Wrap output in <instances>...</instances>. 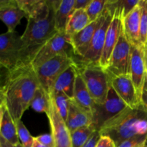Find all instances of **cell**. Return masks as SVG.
<instances>
[{"label": "cell", "mask_w": 147, "mask_h": 147, "mask_svg": "<svg viewBox=\"0 0 147 147\" xmlns=\"http://www.w3.org/2000/svg\"><path fill=\"white\" fill-rule=\"evenodd\" d=\"M74 57V55L70 53H62L34 69L40 86L50 96L57 78L69 67L76 64Z\"/></svg>", "instance_id": "5b68a950"}, {"label": "cell", "mask_w": 147, "mask_h": 147, "mask_svg": "<svg viewBox=\"0 0 147 147\" xmlns=\"http://www.w3.org/2000/svg\"><path fill=\"white\" fill-rule=\"evenodd\" d=\"M100 136H101V135H100V132H99L98 131H96L93 134V136H91V138L89 139L88 142L83 147H96V145H97Z\"/></svg>", "instance_id": "d590c367"}, {"label": "cell", "mask_w": 147, "mask_h": 147, "mask_svg": "<svg viewBox=\"0 0 147 147\" xmlns=\"http://www.w3.org/2000/svg\"><path fill=\"white\" fill-rule=\"evenodd\" d=\"M113 14L106 7L101 14V20L97 30L93 35L88 49L83 57L75 59L76 63L80 65H99L105 44L106 32L111 24Z\"/></svg>", "instance_id": "52a82bcc"}, {"label": "cell", "mask_w": 147, "mask_h": 147, "mask_svg": "<svg viewBox=\"0 0 147 147\" xmlns=\"http://www.w3.org/2000/svg\"><path fill=\"white\" fill-rule=\"evenodd\" d=\"M129 106L123 102L112 88L111 84L106 100L103 104L96 103L93 110V125L97 131L126 110Z\"/></svg>", "instance_id": "ba28073f"}, {"label": "cell", "mask_w": 147, "mask_h": 147, "mask_svg": "<svg viewBox=\"0 0 147 147\" xmlns=\"http://www.w3.org/2000/svg\"><path fill=\"white\" fill-rule=\"evenodd\" d=\"M73 100L80 108L89 113H93V110L94 109L96 103L92 98L84 80H83L78 72L76 76L74 88V97Z\"/></svg>", "instance_id": "44dd1931"}, {"label": "cell", "mask_w": 147, "mask_h": 147, "mask_svg": "<svg viewBox=\"0 0 147 147\" xmlns=\"http://www.w3.org/2000/svg\"><path fill=\"white\" fill-rule=\"evenodd\" d=\"M34 139L47 147H55L54 138L52 134H46L40 135L34 137Z\"/></svg>", "instance_id": "1f68e13d"}, {"label": "cell", "mask_w": 147, "mask_h": 147, "mask_svg": "<svg viewBox=\"0 0 147 147\" xmlns=\"http://www.w3.org/2000/svg\"><path fill=\"white\" fill-rule=\"evenodd\" d=\"M131 47V44L125 36L122 28L119 41L112 53L109 66L106 69L111 78L123 75H128Z\"/></svg>", "instance_id": "30bf717a"}, {"label": "cell", "mask_w": 147, "mask_h": 147, "mask_svg": "<svg viewBox=\"0 0 147 147\" xmlns=\"http://www.w3.org/2000/svg\"><path fill=\"white\" fill-rule=\"evenodd\" d=\"M141 104L147 110V73H146L140 97Z\"/></svg>", "instance_id": "e575fe53"}, {"label": "cell", "mask_w": 147, "mask_h": 147, "mask_svg": "<svg viewBox=\"0 0 147 147\" xmlns=\"http://www.w3.org/2000/svg\"><path fill=\"white\" fill-rule=\"evenodd\" d=\"M140 20L141 8L139 4L122 20V28L123 33L129 42L134 45L139 46Z\"/></svg>", "instance_id": "d6986e66"}, {"label": "cell", "mask_w": 147, "mask_h": 147, "mask_svg": "<svg viewBox=\"0 0 147 147\" xmlns=\"http://www.w3.org/2000/svg\"><path fill=\"white\" fill-rule=\"evenodd\" d=\"M92 0H76L75 3V10L84 9L86 10Z\"/></svg>", "instance_id": "8d00e7d4"}, {"label": "cell", "mask_w": 147, "mask_h": 147, "mask_svg": "<svg viewBox=\"0 0 147 147\" xmlns=\"http://www.w3.org/2000/svg\"><path fill=\"white\" fill-rule=\"evenodd\" d=\"M14 147H24V146H23L22 144L20 142V143H19L18 144H17V145H16V146H14Z\"/></svg>", "instance_id": "b9f144b4"}, {"label": "cell", "mask_w": 147, "mask_h": 147, "mask_svg": "<svg viewBox=\"0 0 147 147\" xmlns=\"http://www.w3.org/2000/svg\"><path fill=\"white\" fill-rule=\"evenodd\" d=\"M26 14L17 4V0L0 1V19L8 28V31L14 32Z\"/></svg>", "instance_id": "2e32d148"}, {"label": "cell", "mask_w": 147, "mask_h": 147, "mask_svg": "<svg viewBox=\"0 0 147 147\" xmlns=\"http://www.w3.org/2000/svg\"><path fill=\"white\" fill-rule=\"evenodd\" d=\"M0 100L8 109L14 123L21 120L30 106L36 90L40 86L37 74L31 64L12 70L1 68Z\"/></svg>", "instance_id": "6da1fadb"}, {"label": "cell", "mask_w": 147, "mask_h": 147, "mask_svg": "<svg viewBox=\"0 0 147 147\" xmlns=\"http://www.w3.org/2000/svg\"><path fill=\"white\" fill-rule=\"evenodd\" d=\"M52 100H53L55 106L57 109L62 119L65 122L68 115L69 108L70 105V99L63 93H57L50 96Z\"/></svg>", "instance_id": "83f0119b"}, {"label": "cell", "mask_w": 147, "mask_h": 147, "mask_svg": "<svg viewBox=\"0 0 147 147\" xmlns=\"http://www.w3.org/2000/svg\"><path fill=\"white\" fill-rule=\"evenodd\" d=\"M145 142H147V136H137L122 142L118 147H135Z\"/></svg>", "instance_id": "d6a6232c"}, {"label": "cell", "mask_w": 147, "mask_h": 147, "mask_svg": "<svg viewBox=\"0 0 147 147\" xmlns=\"http://www.w3.org/2000/svg\"><path fill=\"white\" fill-rule=\"evenodd\" d=\"M101 16L97 20L90 22L87 27L70 37V44L74 52L75 59L83 57L86 55L95 32L100 24Z\"/></svg>", "instance_id": "9a60e30c"}, {"label": "cell", "mask_w": 147, "mask_h": 147, "mask_svg": "<svg viewBox=\"0 0 147 147\" xmlns=\"http://www.w3.org/2000/svg\"><path fill=\"white\" fill-rule=\"evenodd\" d=\"M101 136L110 137L119 146L122 142L137 136H147V110L142 104L128 107L106 123L99 131Z\"/></svg>", "instance_id": "3957f363"}, {"label": "cell", "mask_w": 147, "mask_h": 147, "mask_svg": "<svg viewBox=\"0 0 147 147\" xmlns=\"http://www.w3.org/2000/svg\"><path fill=\"white\" fill-rule=\"evenodd\" d=\"M96 131L95 126L92 124L83 126L70 133L72 147H83Z\"/></svg>", "instance_id": "4316f807"}, {"label": "cell", "mask_w": 147, "mask_h": 147, "mask_svg": "<svg viewBox=\"0 0 147 147\" xmlns=\"http://www.w3.org/2000/svg\"><path fill=\"white\" fill-rule=\"evenodd\" d=\"M20 8L26 14V19L38 16L47 5V0H17Z\"/></svg>", "instance_id": "484cf974"}, {"label": "cell", "mask_w": 147, "mask_h": 147, "mask_svg": "<svg viewBox=\"0 0 147 147\" xmlns=\"http://www.w3.org/2000/svg\"><path fill=\"white\" fill-rule=\"evenodd\" d=\"M76 65L78 72L84 80L95 103L103 104L111 87V78L109 73L100 65Z\"/></svg>", "instance_id": "277c9868"}, {"label": "cell", "mask_w": 147, "mask_h": 147, "mask_svg": "<svg viewBox=\"0 0 147 147\" xmlns=\"http://www.w3.org/2000/svg\"><path fill=\"white\" fill-rule=\"evenodd\" d=\"M55 11L51 0H47L43 11L27 20V27L21 36L24 65L30 64L39 50L58 32L55 29Z\"/></svg>", "instance_id": "7a4b0ae2"}, {"label": "cell", "mask_w": 147, "mask_h": 147, "mask_svg": "<svg viewBox=\"0 0 147 147\" xmlns=\"http://www.w3.org/2000/svg\"><path fill=\"white\" fill-rule=\"evenodd\" d=\"M47 116L50 122L51 134L54 138L55 147H72L70 131L67 129L65 122L57 112L52 98L50 111Z\"/></svg>", "instance_id": "7c38bea8"}, {"label": "cell", "mask_w": 147, "mask_h": 147, "mask_svg": "<svg viewBox=\"0 0 147 147\" xmlns=\"http://www.w3.org/2000/svg\"><path fill=\"white\" fill-rule=\"evenodd\" d=\"M107 0H92L86 9L90 22L97 20L106 8Z\"/></svg>", "instance_id": "f546056e"}, {"label": "cell", "mask_w": 147, "mask_h": 147, "mask_svg": "<svg viewBox=\"0 0 147 147\" xmlns=\"http://www.w3.org/2000/svg\"><path fill=\"white\" fill-rule=\"evenodd\" d=\"M50 106H51L50 96L40 86L34 93L30 106L35 111L39 113H45L46 114H47L50 111Z\"/></svg>", "instance_id": "d4e9b609"}, {"label": "cell", "mask_w": 147, "mask_h": 147, "mask_svg": "<svg viewBox=\"0 0 147 147\" xmlns=\"http://www.w3.org/2000/svg\"><path fill=\"white\" fill-rule=\"evenodd\" d=\"M111 84L118 96L129 107L133 109L141 104L134 85L129 75L111 78Z\"/></svg>", "instance_id": "4fadbf2b"}, {"label": "cell", "mask_w": 147, "mask_h": 147, "mask_svg": "<svg viewBox=\"0 0 147 147\" xmlns=\"http://www.w3.org/2000/svg\"><path fill=\"white\" fill-rule=\"evenodd\" d=\"M139 2L140 0H107L106 7L113 15L118 16L123 20L139 5Z\"/></svg>", "instance_id": "cb8c5ba5"}, {"label": "cell", "mask_w": 147, "mask_h": 147, "mask_svg": "<svg viewBox=\"0 0 147 147\" xmlns=\"http://www.w3.org/2000/svg\"><path fill=\"white\" fill-rule=\"evenodd\" d=\"M32 147H47V146H44V145H42V144H40V142H38L37 141H36L35 139H34V144H33Z\"/></svg>", "instance_id": "f35d334b"}, {"label": "cell", "mask_w": 147, "mask_h": 147, "mask_svg": "<svg viewBox=\"0 0 147 147\" xmlns=\"http://www.w3.org/2000/svg\"><path fill=\"white\" fill-rule=\"evenodd\" d=\"M20 142L24 147H32L34 142V137H33L22 120H19L16 123Z\"/></svg>", "instance_id": "4dcf8cb0"}, {"label": "cell", "mask_w": 147, "mask_h": 147, "mask_svg": "<svg viewBox=\"0 0 147 147\" xmlns=\"http://www.w3.org/2000/svg\"><path fill=\"white\" fill-rule=\"evenodd\" d=\"M65 53L74 55L70 37L65 32H57L39 50L30 64L36 69L47 60Z\"/></svg>", "instance_id": "9c48e42d"}, {"label": "cell", "mask_w": 147, "mask_h": 147, "mask_svg": "<svg viewBox=\"0 0 147 147\" xmlns=\"http://www.w3.org/2000/svg\"><path fill=\"white\" fill-rule=\"evenodd\" d=\"M93 115L76 104L74 100H70L68 115L65 123L70 133L83 126L93 124Z\"/></svg>", "instance_id": "ac0fdd59"}, {"label": "cell", "mask_w": 147, "mask_h": 147, "mask_svg": "<svg viewBox=\"0 0 147 147\" xmlns=\"http://www.w3.org/2000/svg\"><path fill=\"white\" fill-rule=\"evenodd\" d=\"M145 59H146V73H147V49L145 50Z\"/></svg>", "instance_id": "60d3db41"}, {"label": "cell", "mask_w": 147, "mask_h": 147, "mask_svg": "<svg viewBox=\"0 0 147 147\" xmlns=\"http://www.w3.org/2000/svg\"><path fill=\"white\" fill-rule=\"evenodd\" d=\"M0 65L9 71L26 65L23 60L22 37L15 31H7L0 36Z\"/></svg>", "instance_id": "8992f818"}, {"label": "cell", "mask_w": 147, "mask_h": 147, "mask_svg": "<svg viewBox=\"0 0 147 147\" xmlns=\"http://www.w3.org/2000/svg\"><path fill=\"white\" fill-rule=\"evenodd\" d=\"M146 73L145 49L141 46L131 45L128 75L133 81L139 99Z\"/></svg>", "instance_id": "8fae6325"}, {"label": "cell", "mask_w": 147, "mask_h": 147, "mask_svg": "<svg viewBox=\"0 0 147 147\" xmlns=\"http://www.w3.org/2000/svg\"><path fill=\"white\" fill-rule=\"evenodd\" d=\"M141 8L140 32H139V46L147 49V0H140Z\"/></svg>", "instance_id": "f1b7e54d"}, {"label": "cell", "mask_w": 147, "mask_h": 147, "mask_svg": "<svg viewBox=\"0 0 147 147\" xmlns=\"http://www.w3.org/2000/svg\"><path fill=\"white\" fill-rule=\"evenodd\" d=\"M121 31L122 20L118 16L113 15L106 32L104 47L99 64L104 70L109 66L112 53L117 45Z\"/></svg>", "instance_id": "5bb4252c"}, {"label": "cell", "mask_w": 147, "mask_h": 147, "mask_svg": "<svg viewBox=\"0 0 147 147\" xmlns=\"http://www.w3.org/2000/svg\"><path fill=\"white\" fill-rule=\"evenodd\" d=\"M135 147H147V142H143V143L137 145V146H136Z\"/></svg>", "instance_id": "ab89813d"}, {"label": "cell", "mask_w": 147, "mask_h": 147, "mask_svg": "<svg viewBox=\"0 0 147 147\" xmlns=\"http://www.w3.org/2000/svg\"><path fill=\"white\" fill-rule=\"evenodd\" d=\"M96 147H117L115 142L107 136H101Z\"/></svg>", "instance_id": "836d02e7"}, {"label": "cell", "mask_w": 147, "mask_h": 147, "mask_svg": "<svg viewBox=\"0 0 147 147\" xmlns=\"http://www.w3.org/2000/svg\"><path fill=\"white\" fill-rule=\"evenodd\" d=\"M76 0H62L55 11V29L58 32H65L70 17L75 11Z\"/></svg>", "instance_id": "7402d4cb"}, {"label": "cell", "mask_w": 147, "mask_h": 147, "mask_svg": "<svg viewBox=\"0 0 147 147\" xmlns=\"http://www.w3.org/2000/svg\"><path fill=\"white\" fill-rule=\"evenodd\" d=\"M0 147H14V146L11 145L1 136H0Z\"/></svg>", "instance_id": "74e56055"}, {"label": "cell", "mask_w": 147, "mask_h": 147, "mask_svg": "<svg viewBox=\"0 0 147 147\" xmlns=\"http://www.w3.org/2000/svg\"><path fill=\"white\" fill-rule=\"evenodd\" d=\"M90 23V20L86 10H75L67 23L65 33L70 37H72L83 30Z\"/></svg>", "instance_id": "603a6c76"}, {"label": "cell", "mask_w": 147, "mask_h": 147, "mask_svg": "<svg viewBox=\"0 0 147 147\" xmlns=\"http://www.w3.org/2000/svg\"><path fill=\"white\" fill-rule=\"evenodd\" d=\"M78 75L77 65L74 64L65 70L55 82L50 96L57 93H63L70 100L74 97V88Z\"/></svg>", "instance_id": "e0dca14e"}, {"label": "cell", "mask_w": 147, "mask_h": 147, "mask_svg": "<svg viewBox=\"0 0 147 147\" xmlns=\"http://www.w3.org/2000/svg\"><path fill=\"white\" fill-rule=\"evenodd\" d=\"M0 134L13 146L20 143L16 123L7 108L2 103H0Z\"/></svg>", "instance_id": "ffe728a7"}]
</instances>
